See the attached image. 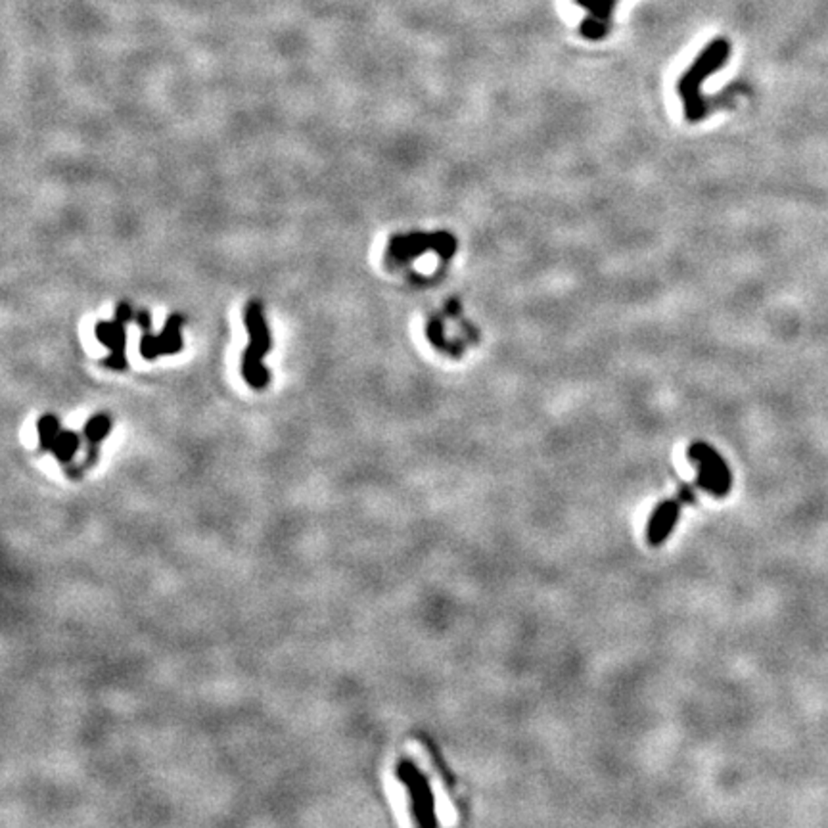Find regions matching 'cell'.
I'll return each mask as SVG.
<instances>
[{"label":"cell","mask_w":828,"mask_h":828,"mask_svg":"<svg viewBox=\"0 0 828 828\" xmlns=\"http://www.w3.org/2000/svg\"><path fill=\"white\" fill-rule=\"evenodd\" d=\"M688 459L698 466L696 483L714 497H725L731 492L733 476L723 456L707 443L696 442L688 447Z\"/></svg>","instance_id":"cell-3"},{"label":"cell","mask_w":828,"mask_h":828,"mask_svg":"<svg viewBox=\"0 0 828 828\" xmlns=\"http://www.w3.org/2000/svg\"><path fill=\"white\" fill-rule=\"evenodd\" d=\"M456 242L451 234L437 232V234H409V236H395L390 244V259L395 261H407L411 258H418L424 251H437L442 258H451L454 253Z\"/></svg>","instance_id":"cell-6"},{"label":"cell","mask_w":828,"mask_h":828,"mask_svg":"<svg viewBox=\"0 0 828 828\" xmlns=\"http://www.w3.org/2000/svg\"><path fill=\"white\" fill-rule=\"evenodd\" d=\"M616 3L618 0H576L578 6H583L585 10H589L590 18H597V20H602L608 24H610Z\"/></svg>","instance_id":"cell-12"},{"label":"cell","mask_w":828,"mask_h":828,"mask_svg":"<svg viewBox=\"0 0 828 828\" xmlns=\"http://www.w3.org/2000/svg\"><path fill=\"white\" fill-rule=\"evenodd\" d=\"M397 779L404 784L411 800V813L418 826H435V800L426 774L411 759H401L395 767Z\"/></svg>","instance_id":"cell-4"},{"label":"cell","mask_w":828,"mask_h":828,"mask_svg":"<svg viewBox=\"0 0 828 828\" xmlns=\"http://www.w3.org/2000/svg\"><path fill=\"white\" fill-rule=\"evenodd\" d=\"M37 430H39V447L41 451H50L53 443L56 442L58 433L62 432L60 420L54 414H43L37 422Z\"/></svg>","instance_id":"cell-11"},{"label":"cell","mask_w":828,"mask_h":828,"mask_svg":"<svg viewBox=\"0 0 828 828\" xmlns=\"http://www.w3.org/2000/svg\"><path fill=\"white\" fill-rule=\"evenodd\" d=\"M695 489H700L698 483L683 487V492L677 497L658 504V509L650 516L648 530H647V541L650 547H660L667 539V535L675 528V523H677V518H679L683 506L695 499Z\"/></svg>","instance_id":"cell-7"},{"label":"cell","mask_w":828,"mask_h":828,"mask_svg":"<svg viewBox=\"0 0 828 828\" xmlns=\"http://www.w3.org/2000/svg\"><path fill=\"white\" fill-rule=\"evenodd\" d=\"M731 56V44L726 39H716L709 43L700 56L690 65V70L679 81V94L685 102V115L688 122H698L706 115L707 106L700 94V84L723 67Z\"/></svg>","instance_id":"cell-1"},{"label":"cell","mask_w":828,"mask_h":828,"mask_svg":"<svg viewBox=\"0 0 828 828\" xmlns=\"http://www.w3.org/2000/svg\"><path fill=\"white\" fill-rule=\"evenodd\" d=\"M137 325H139L144 332H150L151 320H150V313H148V311H141V313L137 315Z\"/></svg>","instance_id":"cell-14"},{"label":"cell","mask_w":828,"mask_h":828,"mask_svg":"<svg viewBox=\"0 0 828 828\" xmlns=\"http://www.w3.org/2000/svg\"><path fill=\"white\" fill-rule=\"evenodd\" d=\"M244 320L249 334V346L242 355V376L253 390H265L268 384V370L265 368L263 359L270 349V334L263 307L258 301L248 303Z\"/></svg>","instance_id":"cell-2"},{"label":"cell","mask_w":828,"mask_h":828,"mask_svg":"<svg viewBox=\"0 0 828 828\" xmlns=\"http://www.w3.org/2000/svg\"><path fill=\"white\" fill-rule=\"evenodd\" d=\"M180 325H182L180 315H171V317L167 318L165 328H163L161 334L151 336L150 332H144L142 342H141L142 357L151 361V359H158L160 355H175V353H179L182 349Z\"/></svg>","instance_id":"cell-8"},{"label":"cell","mask_w":828,"mask_h":828,"mask_svg":"<svg viewBox=\"0 0 828 828\" xmlns=\"http://www.w3.org/2000/svg\"><path fill=\"white\" fill-rule=\"evenodd\" d=\"M608 29H610V24L597 20V18H590L589 15V18L581 24V35L589 41H599V39L606 37Z\"/></svg>","instance_id":"cell-13"},{"label":"cell","mask_w":828,"mask_h":828,"mask_svg":"<svg viewBox=\"0 0 828 828\" xmlns=\"http://www.w3.org/2000/svg\"><path fill=\"white\" fill-rule=\"evenodd\" d=\"M131 317L132 311L129 303H120L115 311V320H112V323L102 320L94 328L98 342L112 349V355L104 361V365L113 370L127 368V323Z\"/></svg>","instance_id":"cell-5"},{"label":"cell","mask_w":828,"mask_h":828,"mask_svg":"<svg viewBox=\"0 0 828 828\" xmlns=\"http://www.w3.org/2000/svg\"><path fill=\"white\" fill-rule=\"evenodd\" d=\"M79 447H81V437L72 430H62L56 437V442L53 443V447H50V453L56 456L58 463L67 464L73 461V456L79 451Z\"/></svg>","instance_id":"cell-10"},{"label":"cell","mask_w":828,"mask_h":828,"mask_svg":"<svg viewBox=\"0 0 828 828\" xmlns=\"http://www.w3.org/2000/svg\"><path fill=\"white\" fill-rule=\"evenodd\" d=\"M110 432H112V418L106 413H100V414L93 416L87 424H84L83 435L87 437V442H89V454H87V459H84L83 468H89L96 463L98 445L104 442V439L110 435Z\"/></svg>","instance_id":"cell-9"}]
</instances>
